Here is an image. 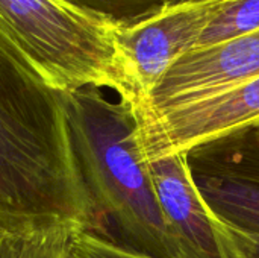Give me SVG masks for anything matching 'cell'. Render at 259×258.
<instances>
[{
	"label": "cell",
	"mask_w": 259,
	"mask_h": 258,
	"mask_svg": "<svg viewBox=\"0 0 259 258\" xmlns=\"http://www.w3.org/2000/svg\"><path fill=\"white\" fill-rule=\"evenodd\" d=\"M0 224L30 233L73 224L105 236L52 88L0 35Z\"/></svg>",
	"instance_id": "6da1fadb"
},
{
	"label": "cell",
	"mask_w": 259,
	"mask_h": 258,
	"mask_svg": "<svg viewBox=\"0 0 259 258\" xmlns=\"http://www.w3.org/2000/svg\"><path fill=\"white\" fill-rule=\"evenodd\" d=\"M73 149L105 237L153 258H181L138 141L134 102L103 88L65 91Z\"/></svg>",
	"instance_id": "7a4b0ae2"
},
{
	"label": "cell",
	"mask_w": 259,
	"mask_h": 258,
	"mask_svg": "<svg viewBox=\"0 0 259 258\" xmlns=\"http://www.w3.org/2000/svg\"><path fill=\"white\" fill-rule=\"evenodd\" d=\"M118 26L64 0H0V35L52 88H108L134 102L117 50Z\"/></svg>",
	"instance_id": "3957f363"
},
{
	"label": "cell",
	"mask_w": 259,
	"mask_h": 258,
	"mask_svg": "<svg viewBox=\"0 0 259 258\" xmlns=\"http://www.w3.org/2000/svg\"><path fill=\"white\" fill-rule=\"evenodd\" d=\"M225 0H178L117 29L121 70L137 105L144 103L168 70L193 52Z\"/></svg>",
	"instance_id": "277c9868"
},
{
	"label": "cell",
	"mask_w": 259,
	"mask_h": 258,
	"mask_svg": "<svg viewBox=\"0 0 259 258\" xmlns=\"http://www.w3.org/2000/svg\"><path fill=\"white\" fill-rule=\"evenodd\" d=\"M193 179L220 222L259 236V137L243 126L187 151Z\"/></svg>",
	"instance_id": "5b68a950"
},
{
	"label": "cell",
	"mask_w": 259,
	"mask_h": 258,
	"mask_svg": "<svg viewBox=\"0 0 259 258\" xmlns=\"http://www.w3.org/2000/svg\"><path fill=\"white\" fill-rule=\"evenodd\" d=\"M138 113V141L146 160L193 146L243 126L259 123V76L208 97L159 113Z\"/></svg>",
	"instance_id": "8992f818"
},
{
	"label": "cell",
	"mask_w": 259,
	"mask_h": 258,
	"mask_svg": "<svg viewBox=\"0 0 259 258\" xmlns=\"http://www.w3.org/2000/svg\"><path fill=\"white\" fill-rule=\"evenodd\" d=\"M156 198L181 258H241L232 231L202 198L187 152L147 160Z\"/></svg>",
	"instance_id": "52a82bcc"
},
{
	"label": "cell",
	"mask_w": 259,
	"mask_h": 258,
	"mask_svg": "<svg viewBox=\"0 0 259 258\" xmlns=\"http://www.w3.org/2000/svg\"><path fill=\"white\" fill-rule=\"evenodd\" d=\"M259 76V29L241 38L182 56L150 97L137 105L144 113L208 97Z\"/></svg>",
	"instance_id": "ba28073f"
},
{
	"label": "cell",
	"mask_w": 259,
	"mask_h": 258,
	"mask_svg": "<svg viewBox=\"0 0 259 258\" xmlns=\"http://www.w3.org/2000/svg\"><path fill=\"white\" fill-rule=\"evenodd\" d=\"M259 29V0H225L202 32L194 50L241 38Z\"/></svg>",
	"instance_id": "9c48e42d"
},
{
	"label": "cell",
	"mask_w": 259,
	"mask_h": 258,
	"mask_svg": "<svg viewBox=\"0 0 259 258\" xmlns=\"http://www.w3.org/2000/svg\"><path fill=\"white\" fill-rule=\"evenodd\" d=\"M120 26L134 24L178 0H64Z\"/></svg>",
	"instance_id": "30bf717a"
},
{
	"label": "cell",
	"mask_w": 259,
	"mask_h": 258,
	"mask_svg": "<svg viewBox=\"0 0 259 258\" xmlns=\"http://www.w3.org/2000/svg\"><path fill=\"white\" fill-rule=\"evenodd\" d=\"M76 230L73 224H55L27 233L8 258H65L67 243Z\"/></svg>",
	"instance_id": "8fae6325"
},
{
	"label": "cell",
	"mask_w": 259,
	"mask_h": 258,
	"mask_svg": "<svg viewBox=\"0 0 259 258\" xmlns=\"http://www.w3.org/2000/svg\"><path fill=\"white\" fill-rule=\"evenodd\" d=\"M65 258H153L132 251L102 234L76 230L65 249Z\"/></svg>",
	"instance_id": "7c38bea8"
},
{
	"label": "cell",
	"mask_w": 259,
	"mask_h": 258,
	"mask_svg": "<svg viewBox=\"0 0 259 258\" xmlns=\"http://www.w3.org/2000/svg\"><path fill=\"white\" fill-rule=\"evenodd\" d=\"M232 236L235 240V245L240 251L241 258H259V236L253 234H244L240 231L232 230Z\"/></svg>",
	"instance_id": "4fadbf2b"
},
{
	"label": "cell",
	"mask_w": 259,
	"mask_h": 258,
	"mask_svg": "<svg viewBox=\"0 0 259 258\" xmlns=\"http://www.w3.org/2000/svg\"><path fill=\"white\" fill-rule=\"evenodd\" d=\"M27 233L12 230L0 224V258H8Z\"/></svg>",
	"instance_id": "5bb4252c"
},
{
	"label": "cell",
	"mask_w": 259,
	"mask_h": 258,
	"mask_svg": "<svg viewBox=\"0 0 259 258\" xmlns=\"http://www.w3.org/2000/svg\"><path fill=\"white\" fill-rule=\"evenodd\" d=\"M256 131H258V137H259V123L256 125Z\"/></svg>",
	"instance_id": "9a60e30c"
}]
</instances>
